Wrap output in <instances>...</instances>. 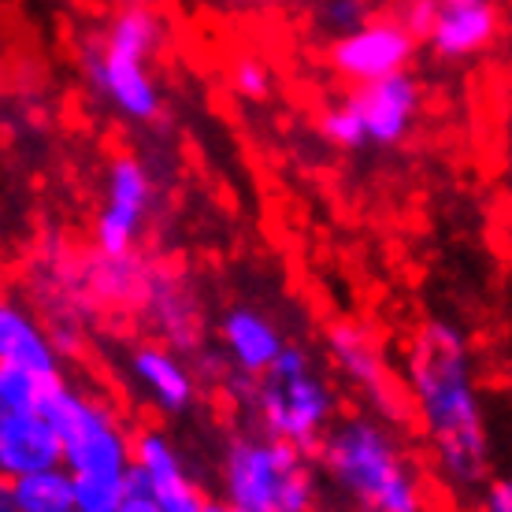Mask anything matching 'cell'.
Instances as JSON below:
<instances>
[{"instance_id":"6da1fadb","label":"cell","mask_w":512,"mask_h":512,"mask_svg":"<svg viewBox=\"0 0 512 512\" xmlns=\"http://www.w3.org/2000/svg\"><path fill=\"white\" fill-rule=\"evenodd\" d=\"M405 412L420 427L435 479L457 501L475 498L494 475L487 401L472 342L453 320H423L405 346Z\"/></svg>"},{"instance_id":"7a4b0ae2","label":"cell","mask_w":512,"mask_h":512,"mask_svg":"<svg viewBox=\"0 0 512 512\" xmlns=\"http://www.w3.org/2000/svg\"><path fill=\"white\" fill-rule=\"evenodd\" d=\"M320 468L360 512H431V490L397 423L375 412H349L320 438Z\"/></svg>"},{"instance_id":"3957f363","label":"cell","mask_w":512,"mask_h":512,"mask_svg":"<svg viewBox=\"0 0 512 512\" xmlns=\"http://www.w3.org/2000/svg\"><path fill=\"white\" fill-rule=\"evenodd\" d=\"M164 41V15L149 0H127L82 45V71L90 90L134 127H153L164 119V90L153 71Z\"/></svg>"},{"instance_id":"277c9868","label":"cell","mask_w":512,"mask_h":512,"mask_svg":"<svg viewBox=\"0 0 512 512\" xmlns=\"http://www.w3.org/2000/svg\"><path fill=\"white\" fill-rule=\"evenodd\" d=\"M223 390H231L234 405L253 423V431H264L305 453H316L327 427L342 416L331 375L312 360L305 346L294 342L282 346L264 375L256 379L227 375Z\"/></svg>"},{"instance_id":"5b68a950","label":"cell","mask_w":512,"mask_h":512,"mask_svg":"<svg viewBox=\"0 0 512 512\" xmlns=\"http://www.w3.org/2000/svg\"><path fill=\"white\" fill-rule=\"evenodd\" d=\"M223 505L234 512H316V468L305 449L264 431H238L219 457Z\"/></svg>"},{"instance_id":"8992f818","label":"cell","mask_w":512,"mask_h":512,"mask_svg":"<svg viewBox=\"0 0 512 512\" xmlns=\"http://www.w3.org/2000/svg\"><path fill=\"white\" fill-rule=\"evenodd\" d=\"M45 420L60 442V468L75 475H130L134 427L116 401L101 390L56 383L45 397Z\"/></svg>"},{"instance_id":"52a82bcc","label":"cell","mask_w":512,"mask_h":512,"mask_svg":"<svg viewBox=\"0 0 512 512\" xmlns=\"http://www.w3.org/2000/svg\"><path fill=\"white\" fill-rule=\"evenodd\" d=\"M423 90L412 71L379 78L368 86H353L346 101L323 108L320 134L342 153H357L364 145L394 149L420 123Z\"/></svg>"},{"instance_id":"ba28073f","label":"cell","mask_w":512,"mask_h":512,"mask_svg":"<svg viewBox=\"0 0 512 512\" xmlns=\"http://www.w3.org/2000/svg\"><path fill=\"white\" fill-rule=\"evenodd\" d=\"M160 197L153 164L138 153H119L108 160L101 182V205L93 216V249L101 256L138 253L149 231Z\"/></svg>"},{"instance_id":"9c48e42d","label":"cell","mask_w":512,"mask_h":512,"mask_svg":"<svg viewBox=\"0 0 512 512\" xmlns=\"http://www.w3.org/2000/svg\"><path fill=\"white\" fill-rule=\"evenodd\" d=\"M416 52H420V41L394 15H372L349 34L327 41V67L349 86H368V82L409 71Z\"/></svg>"},{"instance_id":"30bf717a","label":"cell","mask_w":512,"mask_h":512,"mask_svg":"<svg viewBox=\"0 0 512 512\" xmlns=\"http://www.w3.org/2000/svg\"><path fill=\"white\" fill-rule=\"evenodd\" d=\"M327 360L349 390H357V397H364L372 405L375 416L397 423L405 420V397L397 394L394 372L386 364V353L364 323L357 320H338L327 331Z\"/></svg>"},{"instance_id":"8fae6325","label":"cell","mask_w":512,"mask_h":512,"mask_svg":"<svg viewBox=\"0 0 512 512\" xmlns=\"http://www.w3.org/2000/svg\"><path fill=\"white\" fill-rule=\"evenodd\" d=\"M130 487L145 494L160 512H208V494L182 461L175 442L160 427L134 431L130 449Z\"/></svg>"},{"instance_id":"7c38bea8","label":"cell","mask_w":512,"mask_h":512,"mask_svg":"<svg viewBox=\"0 0 512 512\" xmlns=\"http://www.w3.org/2000/svg\"><path fill=\"white\" fill-rule=\"evenodd\" d=\"M501 38L498 0H431L423 45L442 64H468L487 56Z\"/></svg>"},{"instance_id":"4fadbf2b","label":"cell","mask_w":512,"mask_h":512,"mask_svg":"<svg viewBox=\"0 0 512 512\" xmlns=\"http://www.w3.org/2000/svg\"><path fill=\"white\" fill-rule=\"evenodd\" d=\"M134 394L160 416H186L201 397V379L193 375L190 357L164 342H134L123 357Z\"/></svg>"},{"instance_id":"5bb4252c","label":"cell","mask_w":512,"mask_h":512,"mask_svg":"<svg viewBox=\"0 0 512 512\" xmlns=\"http://www.w3.org/2000/svg\"><path fill=\"white\" fill-rule=\"evenodd\" d=\"M138 308L145 320L153 323L156 342L179 349L182 357H193L197 349H205V312L201 297L179 271L149 268L145 286H141Z\"/></svg>"},{"instance_id":"9a60e30c","label":"cell","mask_w":512,"mask_h":512,"mask_svg":"<svg viewBox=\"0 0 512 512\" xmlns=\"http://www.w3.org/2000/svg\"><path fill=\"white\" fill-rule=\"evenodd\" d=\"M216 342L219 357L227 360V372L242 375V379H256V375L268 372L271 360L279 357L290 338L282 334V327L264 308L231 305L219 316Z\"/></svg>"},{"instance_id":"2e32d148","label":"cell","mask_w":512,"mask_h":512,"mask_svg":"<svg viewBox=\"0 0 512 512\" xmlns=\"http://www.w3.org/2000/svg\"><path fill=\"white\" fill-rule=\"evenodd\" d=\"M0 368L64 379V353L52 331L12 294H0Z\"/></svg>"},{"instance_id":"e0dca14e","label":"cell","mask_w":512,"mask_h":512,"mask_svg":"<svg viewBox=\"0 0 512 512\" xmlns=\"http://www.w3.org/2000/svg\"><path fill=\"white\" fill-rule=\"evenodd\" d=\"M56 464H60V442L45 412H8L0 420V483L45 472Z\"/></svg>"},{"instance_id":"ac0fdd59","label":"cell","mask_w":512,"mask_h":512,"mask_svg":"<svg viewBox=\"0 0 512 512\" xmlns=\"http://www.w3.org/2000/svg\"><path fill=\"white\" fill-rule=\"evenodd\" d=\"M8 498L15 512H71V475L60 464L19 475L8 483Z\"/></svg>"},{"instance_id":"d6986e66","label":"cell","mask_w":512,"mask_h":512,"mask_svg":"<svg viewBox=\"0 0 512 512\" xmlns=\"http://www.w3.org/2000/svg\"><path fill=\"white\" fill-rule=\"evenodd\" d=\"M130 494V475H75L71 512H116Z\"/></svg>"},{"instance_id":"ffe728a7","label":"cell","mask_w":512,"mask_h":512,"mask_svg":"<svg viewBox=\"0 0 512 512\" xmlns=\"http://www.w3.org/2000/svg\"><path fill=\"white\" fill-rule=\"evenodd\" d=\"M308 12H312V26L331 41L349 34L364 19H372L375 8L372 0H308Z\"/></svg>"},{"instance_id":"44dd1931","label":"cell","mask_w":512,"mask_h":512,"mask_svg":"<svg viewBox=\"0 0 512 512\" xmlns=\"http://www.w3.org/2000/svg\"><path fill=\"white\" fill-rule=\"evenodd\" d=\"M227 86H231L234 97L260 104V101H268L271 90H275V75H271V67L264 56L242 52V56H234L231 67H227Z\"/></svg>"},{"instance_id":"7402d4cb","label":"cell","mask_w":512,"mask_h":512,"mask_svg":"<svg viewBox=\"0 0 512 512\" xmlns=\"http://www.w3.org/2000/svg\"><path fill=\"white\" fill-rule=\"evenodd\" d=\"M475 512H512V483L501 475H490L475 494Z\"/></svg>"},{"instance_id":"603a6c76","label":"cell","mask_w":512,"mask_h":512,"mask_svg":"<svg viewBox=\"0 0 512 512\" xmlns=\"http://www.w3.org/2000/svg\"><path fill=\"white\" fill-rule=\"evenodd\" d=\"M116 512H160V509H156V505L145 498V494H138V490L130 487V494L123 498V505H119Z\"/></svg>"},{"instance_id":"cb8c5ba5","label":"cell","mask_w":512,"mask_h":512,"mask_svg":"<svg viewBox=\"0 0 512 512\" xmlns=\"http://www.w3.org/2000/svg\"><path fill=\"white\" fill-rule=\"evenodd\" d=\"M219 12H256V8H264L271 0H212Z\"/></svg>"},{"instance_id":"d4e9b609","label":"cell","mask_w":512,"mask_h":512,"mask_svg":"<svg viewBox=\"0 0 512 512\" xmlns=\"http://www.w3.org/2000/svg\"><path fill=\"white\" fill-rule=\"evenodd\" d=\"M0 512H15L12 498H8V483H0Z\"/></svg>"},{"instance_id":"484cf974","label":"cell","mask_w":512,"mask_h":512,"mask_svg":"<svg viewBox=\"0 0 512 512\" xmlns=\"http://www.w3.org/2000/svg\"><path fill=\"white\" fill-rule=\"evenodd\" d=\"M208 512H234L231 505H223V501H208Z\"/></svg>"},{"instance_id":"4316f807","label":"cell","mask_w":512,"mask_h":512,"mask_svg":"<svg viewBox=\"0 0 512 512\" xmlns=\"http://www.w3.org/2000/svg\"><path fill=\"white\" fill-rule=\"evenodd\" d=\"M8 416V401H4V394H0V420Z\"/></svg>"},{"instance_id":"83f0119b","label":"cell","mask_w":512,"mask_h":512,"mask_svg":"<svg viewBox=\"0 0 512 512\" xmlns=\"http://www.w3.org/2000/svg\"><path fill=\"white\" fill-rule=\"evenodd\" d=\"M271 4H308V0H271Z\"/></svg>"},{"instance_id":"f1b7e54d","label":"cell","mask_w":512,"mask_h":512,"mask_svg":"<svg viewBox=\"0 0 512 512\" xmlns=\"http://www.w3.org/2000/svg\"><path fill=\"white\" fill-rule=\"evenodd\" d=\"M67 4H86V0H67Z\"/></svg>"}]
</instances>
